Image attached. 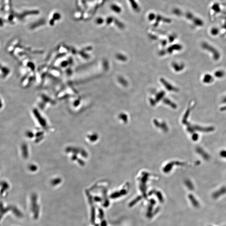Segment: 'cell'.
Here are the masks:
<instances>
[{
	"mask_svg": "<svg viewBox=\"0 0 226 226\" xmlns=\"http://www.w3.org/2000/svg\"><path fill=\"white\" fill-rule=\"evenodd\" d=\"M201 47L203 50L211 55L213 60L214 61H218L221 59V53L219 50L210 43L207 41H203L201 44Z\"/></svg>",
	"mask_w": 226,
	"mask_h": 226,
	"instance_id": "6da1fadb",
	"label": "cell"
},
{
	"mask_svg": "<svg viewBox=\"0 0 226 226\" xmlns=\"http://www.w3.org/2000/svg\"><path fill=\"white\" fill-rule=\"evenodd\" d=\"M215 80V77L211 74L205 73L202 76L201 81L205 84H211L213 83Z\"/></svg>",
	"mask_w": 226,
	"mask_h": 226,
	"instance_id": "7a4b0ae2",
	"label": "cell"
},
{
	"mask_svg": "<svg viewBox=\"0 0 226 226\" xmlns=\"http://www.w3.org/2000/svg\"><path fill=\"white\" fill-rule=\"evenodd\" d=\"M225 74L226 73L224 71L221 70H217L214 72L213 75L214 76L215 78H216L217 79H221L224 77Z\"/></svg>",
	"mask_w": 226,
	"mask_h": 226,
	"instance_id": "3957f363",
	"label": "cell"
},
{
	"mask_svg": "<svg viewBox=\"0 0 226 226\" xmlns=\"http://www.w3.org/2000/svg\"><path fill=\"white\" fill-rule=\"evenodd\" d=\"M210 33L212 36H217L219 34V31L216 28H213L210 31Z\"/></svg>",
	"mask_w": 226,
	"mask_h": 226,
	"instance_id": "277c9868",
	"label": "cell"
},
{
	"mask_svg": "<svg viewBox=\"0 0 226 226\" xmlns=\"http://www.w3.org/2000/svg\"><path fill=\"white\" fill-rule=\"evenodd\" d=\"M222 102L224 103H226V96L223 98V99H222Z\"/></svg>",
	"mask_w": 226,
	"mask_h": 226,
	"instance_id": "5b68a950",
	"label": "cell"
}]
</instances>
